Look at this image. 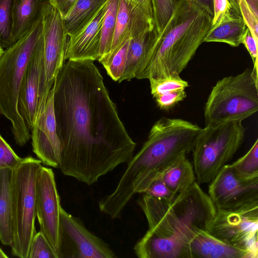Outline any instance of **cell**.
I'll return each mask as SVG.
<instances>
[{
  "mask_svg": "<svg viewBox=\"0 0 258 258\" xmlns=\"http://www.w3.org/2000/svg\"><path fill=\"white\" fill-rule=\"evenodd\" d=\"M53 88L63 174L91 185L129 162L136 143L94 61L67 60Z\"/></svg>",
  "mask_w": 258,
  "mask_h": 258,
  "instance_id": "1",
  "label": "cell"
},
{
  "mask_svg": "<svg viewBox=\"0 0 258 258\" xmlns=\"http://www.w3.org/2000/svg\"><path fill=\"white\" fill-rule=\"evenodd\" d=\"M137 203L148 225L134 248L140 258H190L192 239L207 230L217 210L197 181L171 199L143 194Z\"/></svg>",
  "mask_w": 258,
  "mask_h": 258,
  "instance_id": "2",
  "label": "cell"
},
{
  "mask_svg": "<svg viewBox=\"0 0 258 258\" xmlns=\"http://www.w3.org/2000/svg\"><path fill=\"white\" fill-rule=\"evenodd\" d=\"M202 130L180 118L163 117L156 121L114 190L99 201L100 211L112 219L119 217L135 194H144L176 160L191 152Z\"/></svg>",
  "mask_w": 258,
  "mask_h": 258,
  "instance_id": "3",
  "label": "cell"
},
{
  "mask_svg": "<svg viewBox=\"0 0 258 258\" xmlns=\"http://www.w3.org/2000/svg\"><path fill=\"white\" fill-rule=\"evenodd\" d=\"M212 20L211 16L195 3L180 0L135 78L179 76L204 42Z\"/></svg>",
  "mask_w": 258,
  "mask_h": 258,
  "instance_id": "4",
  "label": "cell"
},
{
  "mask_svg": "<svg viewBox=\"0 0 258 258\" xmlns=\"http://www.w3.org/2000/svg\"><path fill=\"white\" fill-rule=\"evenodd\" d=\"M42 35L41 19L5 49L0 57V113L11 122L15 143L21 147L27 144L31 135L18 110L20 88L28 62Z\"/></svg>",
  "mask_w": 258,
  "mask_h": 258,
  "instance_id": "5",
  "label": "cell"
},
{
  "mask_svg": "<svg viewBox=\"0 0 258 258\" xmlns=\"http://www.w3.org/2000/svg\"><path fill=\"white\" fill-rule=\"evenodd\" d=\"M240 119L205 125L191 151L199 184H209L243 143L245 130Z\"/></svg>",
  "mask_w": 258,
  "mask_h": 258,
  "instance_id": "6",
  "label": "cell"
},
{
  "mask_svg": "<svg viewBox=\"0 0 258 258\" xmlns=\"http://www.w3.org/2000/svg\"><path fill=\"white\" fill-rule=\"evenodd\" d=\"M258 77L250 68L225 77L213 87L204 107L205 125L240 119L258 110Z\"/></svg>",
  "mask_w": 258,
  "mask_h": 258,
  "instance_id": "7",
  "label": "cell"
},
{
  "mask_svg": "<svg viewBox=\"0 0 258 258\" xmlns=\"http://www.w3.org/2000/svg\"><path fill=\"white\" fill-rule=\"evenodd\" d=\"M41 162L31 156L23 158L13 170L12 181V253L28 258L32 238L36 233L35 188Z\"/></svg>",
  "mask_w": 258,
  "mask_h": 258,
  "instance_id": "8",
  "label": "cell"
},
{
  "mask_svg": "<svg viewBox=\"0 0 258 258\" xmlns=\"http://www.w3.org/2000/svg\"><path fill=\"white\" fill-rule=\"evenodd\" d=\"M43 66L38 95V114L44 107L56 76L65 63L67 37L63 20L48 1L41 11Z\"/></svg>",
  "mask_w": 258,
  "mask_h": 258,
  "instance_id": "9",
  "label": "cell"
},
{
  "mask_svg": "<svg viewBox=\"0 0 258 258\" xmlns=\"http://www.w3.org/2000/svg\"><path fill=\"white\" fill-rule=\"evenodd\" d=\"M207 231L231 245L246 248L258 257V202L236 209H217Z\"/></svg>",
  "mask_w": 258,
  "mask_h": 258,
  "instance_id": "10",
  "label": "cell"
},
{
  "mask_svg": "<svg viewBox=\"0 0 258 258\" xmlns=\"http://www.w3.org/2000/svg\"><path fill=\"white\" fill-rule=\"evenodd\" d=\"M57 258H114L109 245L91 232L79 219L61 207Z\"/></svg>",
  "mask_w": 258,
  "mask_h": 258,
  "instance_id": "11",
  "label": "cell"
},
{
  "mask_svg": "<svg viewBox=\"0 0 258 258\" xmlns=\"http://www.w3.org/2000/svg\"><path fill=\"white\" fill-rule=\"evenodd\" d=\"M208 194L219 209H234L257 202L258 178L243 177L228 163L209 183Z\"/></svg>",
  "mask_w": 258,
  "mask_h": 258,
  "instance_id": "12",
  "label": "cell"
},
{
  "mask_svg": "<svg viewBox=\"0 0 258 258\" xmlns=\"http://www.w3.org/2000/svg\"><path fill=\"white\" fill-rule=\"evenodd\" d=\"M35 202L40 231L57 254L61 206L54 173L51 168L42 165L36 178Z\"/></svg>",
  "mask_w": 258,
  "mask_h": 258,
  "instance_id": "13",
  "label": "cell"
},
{
  "mask_svg": "<svg viewBox=\"0 0 258 258\" xmlns=\"http://www.w3.org/2000/svg\"><path fill=\"white\" fill-rule=\"evenodd\" d=\"M155 27L151 0H119L111 49L99 62L105 67L126 41Z\"/></svg>",
  "mask_w": 258,
  "mask_h": 258,
  "instance_id": "14",
  "label": "cell"
},
{
  "mask_svg": "<svg viewBox=\"0 0 258 258\" xmlns=\"http://www.w3.org/2000/svg\"><path fill=\"white\" fill-rule=\"evenodd\" d=\"M33 152L42 164L59 168L60 144L56 131L53 107V88L31 131Z\"/></svg>",
  "mask_w": 258,
  "mask_h": 258,
  "instance_id": "15",
  "label": "cell"
},
{
  "mask_svg": "<svg viewBox=\"0 0 258 258\" xmlns=\"http://www.w3.org/2000/svg\"><path fill=\"white\" fill-rule=\"evenodd\" d=\"M43 53L42 35L28 62L19 94V112L30 132L38 115V95L42 71Z\"/></svg>",
  "mask_w": 258,
  "mask_h": 258,
  "instance_id": "16",
  "label": "cell"
},
{
  "mask_svg": "<svg viewBox=\"0 0 258 258\" xmlns=\"http://www.w3.org/2000/svg\"><path fill=\"white\" fill-rule=\"evenodd\" d=\"M107 3L87 27L74 36L69 37L66 45V60L94 61L99 59L100 32Z\"/></svg>",
  "mask_w": 258,
  "mask_h": 258,
  "instance_id": "17",
  "label": "cell"
},
{
  "mask_svg": "<svg viewBox=\"0 0 258 258\" xmlns=\"http://www.w3.org/2000/svg\"><path fill=\"white\" fill-rule=\"evenodd\" d=\"M190 258H255L247 248L227 243L207 230L200 232L190 245Z\"/></svg>",
  "mask_w": 258,
  "mask_h": 258,
  "instance_id": "18",
  "label": "cell"
},
{
  "mask_svg": "<svg viewBox=\"0 0 258 258\" xmlns=\"http://www.w3.org/2000/svg\"><path fill=\"white\" fill-rule=\"evenodd\" d=\"M48 0H13L12 36L14 43L41 19V11Z\"/></svg>",
  "mask_w": 258,
  "mask_h": 258,
  "instance_id": "19",
  "label": "cell"
},
{
  "mask_svg": "<svg viewBox=\"0 0 258 258\" xmlns=\"http://www.w3.org/2000/svg\"><path fill=\"white\" fill-rule=\"evenodd\" d=\"M158 34L155 27L130 40L124 72L119 83L136 78L149 54Z\"/></svg>",
  "mask_w": 258,
  "mask_h": 258,
  "instance_id": "20",
  "label": "cell"
},
{
  "mask_svg": "<svg viewBox=\"0 0 258 258\" xmlns=\"http://www.w3.org/2000/svg\"><path fill=\"white\" fill-rule=\"evenodd\" d=\"M247 27L242 17L233 10L219 25L210 28L203 42H223L238 47Z\"/></svg>",
  "mask_w": 258,
  "mask_h": 258,
  "instance_id": "21",
  "label": "cell"
},
{
  "mask_svg": "<svg viewBox=\"0 0 258 258\" xmlns=\"http://www.w3.org/2000/svg\"><path fill=\"white\" fill-rule=\"evenodd\" d=\"M13 170L0 169V241L10 246L12 240V181Z\"/></svg>",
  "mask_w": 258,
  "mask_h": 258,
  "instance_id": "22",
  "label": "cell"
},
{
  "mask_svg": "<svg viewBox=\"0 0 258 258\" xmlns=\"http://www.w3.org/2000/svg\"><path fill=\"white\" fill-rule=\"evenodd\" d=\"M108 0H77L63 19L67 35L72 37L87 27Z\"/></svg>",
  "mask_w": 258,
  "mask_h": 258,
  "instance_id": "23",
  "label": "cell"
},
{
  "mask_svg": "<svg viewBox=\"0 0 258 258\" xmlns=\"http://www.w3.org/2000/svg\"><path fill=\"white\" fill-rule=\"evenodd\" d=\"M168 188L177 195L196 181L192 164L184 155L176 160L160 177Z\"/></svg>",
  "mask_w": 258,
  "mask_h": 258,
  "instance_id": "24",
  "label": "cell"
},
{
  "mask_svg": "<svg viewBox=\"0 0 258 258\" xmlns=\"http://www.w3.org/2000/svg\"><path fill=\"white\" fill-rule=\"evenodd\" d=\"M119 0H108L100 32V62L109 54L114 34Z\"/></svg>",
  "mask_w": 258,
  "mask_h": 258,
  "instance_id": "25",
  "label": "cell"
},
{
  "mask_svg": "<svg viewBox=\"0 0 258 258\" xmlns=\"http://www.w3.org/2000/svg\"><path fill=\"white\" fill-rule=\"evenodd\" d=\"M234 11L243 19L253 37L258 40V0H229Z\"/></svg>",
  "mask_w": 258,
  "mask_h": 258,
  "instance_id": "26",
  "label": "cell"
},
{
  "mask_svg": "<svg viewBox=\"0 0 258 258\" xmlns=\"http://www.w3.org/2000/svg\"><path fill=\"white\" fill-rule=\"evenodd\" d=\"M231 164L242 177L258 178V140L244 155Z\"/></svg>",
  "mask_w": 258,
  "mask_h": 258,
  "instance_id": "27",
  "label": "cell"
},
{
  "mask_svg": "<svg viewBox=\"0 0 258 258\" xmlns=\"http://www.w3.org/2000/svg\"><path fill=\"white\" fill-rule=\"evenodd\" d=\"M13 0H0V48L6 49L14 43L12 36Z\"/></svg>",
  "mask_w": 258,
  "mask_h": 258,
  "instance_id": "28",
  "label": "cell"
},
{
  "mask_svg": "<svg viewBox=\"0 0 258 258\" xmlns=\"http://www.w3.org/2000/svg\"><path fill=\"white\" fill-rule=\"evenodd\" d=\"M151 93L153 98L162 94L184 90L188 86L180 76L170 75L161 79H149Z\"/></svg>",
  "mask_w": 258,
  "mask_h": 258,
  "instance_id": "29",
  "label": "cell"
},
{
  "mask_svg": "<svg viewBox=\"0 0 258 258\" xmlns=\"http://www.w3.org/2000/svg\"><path fill=\"white\" fill-rule=\"evenodd\" d=\"M180 0H151L154 21L158 34L168 22Z\"/></svg>",
  "mask_w": 258,
  "mask_h": 258,
  "instance_id": "30",
  "label": "cell"
},
{
  "mask_svg": "<svg viewBox=\"0 0 258 258\" xmlns=\"http://www.w3.org/2000/svg\"><path fill=\"white\" fill-rule=\"evenodd\" d=\"M130 41H126L105 66L108 75L114 81H119L125 70Z\"/></svg>",
  "mask_w": 258,
  "mask_h": 258,
  "instance_id": "31",
  "label": "cell"
},
{
  "mask_svg": "<svg viewBox=\"0 0 258 258\" xmlns=\"http://www.w3.org/2000/svg\"><path fill=\"white\" fill-rule=\"evenodd\" d=\"M28 258H57V255L45 236L39 231L35 234L32 238Z\"/></svg>",
  "mask_w": 258,
  "mask_h": 258,
  "instance_id": "32",
  "label": "cell"
},
{
  "mask_svg": "<svg viewBox=\"0 0 258 258\" xmlns=\"http://www.w3.org/2000/svg\"><path fill=\"white\" fill-rule=\"evenodd\" d=\"M22 158L17 155L0 135V169L9 168L14 170Z\"/></svg>",
  "mask_w": 258,
  "mask_h": 258,
  "instance_id": "33",
  "label": "cell"
},
{
  "mask_svg": "<svg viewBox=\"0 0 258 258\" xmlns=\"http://www.w3.org/2000/svg\"><path fill=\"white\" fill-rule=\"evenodd\" d=\"M186 97L185 90H179L157 96L154 98L158 107L162 110H168L174 107Z\"/></svg>",
  "mask_w": 258,
  "mask_h": 258,
  "instance_id": "34",
  "label": "cell"
},
{
  "mask_svg": "<svg viewBox=\"0 0 258 258\" xmlns=\"http://www.w3.org/2000/svg\"><path fill=\"white\" fill-rule=\"evenodd\" d=\"M213 10L210 28L219 25L233 9L229 0H213Z\"/></svg>",
  "mask_w": 258,
  "mask_h": 258,
  "instance_id": "35",
  "label": "cell"
},
{
  "mask_svg": "<svg viewBox=\"0 0 258 258\" xmlns=\"http://www.w3.org/2000/svg\"><path fill=\"white\" fill-rule=\"evenodd\" d=\"M257 42L253 37L249 28L247 27L243 35L241 43L244 45L252 58L253 64V68L252 69V72L257 77H258Z\"/></svg>",
  "mask_w": 258,
  "mask_h": 258,
  "instance_id": "36",
  "label": "cell"
},
{
  "mask_svg": "<svg viewBox=\"0 0 258 258\" xmlns=\"http://www.w3.org/2000/svg\"><path fill=\"white\" fill-rule=\"evenodd\" d=\"M144 194L162 199H171L176 195L168 188L160 177L155 180Z\"/></svg>",
  "mask_w": 258,
  "mask_h": 258,
  "instance_id": "37",
  "label": "cell"
},
{
  "mask_svg": "<svg viewBox=\"0 0 258 258\" xmlns=\"http://www.w3.org/2000/svg\"><path fill=\"white\" fill-rule=\"evenodd\" d=\"M77 0H48L63 19L70 13Z\"/></svg>",
  "mask_w": 258,
  "mask_h": 258,
  "instance_id": "38",
  "label": "cell"
},
{
  "mask_svg": "<svg viewBox=\"0 0 258 258\" xmlns=\"http://www.w3.org/2000/svg\"><path fill=\"white\" fill-rule=\"evenodd\" d=\"M205 10L212 17L213 15V0H189Z\"/></svg>",
  "mask_w": 258,
  "mask_h": 258,
  "instance_id": "39",
  "label": "cell"
},
{
  "mask_svg": "<svg viewBox=\"0 0 258 258\" xmlns=\"http://www.w3.org/2000/svg\"><path fill=\"white\" fill-rule=\"evenodd\" d=\"M8 256L5 253L3 249L0 247V258H7Z\"/></svg>",
  "mask_w": 258,
  "mask_h": 258,
  "instance_id": "40",
  "label": "cell"
},
{
  "mask_svg": "<svg viewBox=\"0 0 258 258\" xmlns=\"http://www.w3.org/2000/svg\"><path fill=\"white\" fill-rule=\"evenodd\" d=\"M4 49H3V48H0V56H2V55L3 54V53H4Z\"/></svg>",
  "mask_w": 258,
  "mask_h": 258,
  "instance_id": "41",
  "label": "cell"
},
{
  "mask_svg": "<svg viewBox=\"0 0 258 258\" xmlns=\"http://www.w3.org/2000/svg\"><path fill=\"white\" fill-rule=\"evenodd\" d=\"M1 57V56H0Z\"/></svg>",
  "mask_w": 258,
  "mask_h": 258,
  "instance_id": "42",
  "label": "cell"
}]
</instances>
